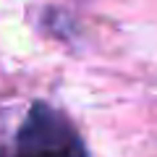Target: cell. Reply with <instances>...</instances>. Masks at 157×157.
Instances as JSON below:
<instances>
[{"label": "cell", "mask_w": 157, "mask_h": 157, "mask_svg": "<svg viewBox=\"0 0 157 157\" xmlns=\"http://www.w3.org/2000/svg\"><path fill=\"white\" fill-rule=\"evenodd\" d=\"M13 157H86V147L60 110L34 102L16 134Z\"/></svg>", "instance_id": "cell-1"}]
</instances>
